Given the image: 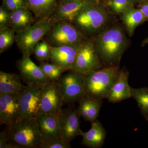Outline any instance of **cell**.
<instances>
[{
  "label": "cell",
  "mask_w": 148,
  "mask_h": 148,
  "mask_svg": "<svg viewBox=\"0 0 148 148\" xmlns=\"http://www.w3.org/2000/svg\"><path fill=\"white\" fill-rule=\"evenodd\" d=\"M93 37L94 48L103 68L119 66L129 44L123 28L118 25L110 26Z\"/></svg>",
  "instance_id": "6da1fadb"
},
{
  "label": "cell",
  "mask_w": 148,
  "mask_h": 148,
  "mask_svg": "<svg viewBox=\"0 0 148 148\" xmlns=\"http://www.w3.org/2000/svg\"><path fill=\"white\" fill-rule=\"evenodd\" d=\"M112 13L100 2L86 7L74 17L72 23L86 37L95 36L110 27Z\"/></svg>",
  "instance_id": "7a4b0ae2"
},
{
  "label": "cell",
  "mask_w": 148,
  "mask_h": 148,
  "mask_svg": "<svg viewBox=\"0 0 148 148\" xmlns=\"http://www.w3.org/2000/svg\"><path fill=\"white\" fill-rule=\"evenodd\" d=\"M9 140L15 148H42V138L36 118L18 120L6 128Z\"/></svg>",
  "instance_id": "3957f363"
},
{
  "label": "cell",
  "mask_w": 148,
  "mask_h": 148,
  "mask_svg": "<svg viewBox=\"0 0 148 148\" xmlns=\"http://www.w3.org/2000/svg\"><path fill=\"white\" fill-rule=\"evenodd\" d=\"M120 70L119 66H110L85 75V95L101 100L107 98Z\"/></svg>",
  "instance_id": "277c9868"
},
{
  "label": "cell",
  "mask_w": 148,
  "mask_h": 148,
  "mask_svg": "<svg viewBox=\"0 0 148 148\" xmlns=\"http://www.w3.org/2000/svg\"><path fill=\"white\" fill-rule=\"evenodd\" d=\"M51 16L38 19L29 28L16 33L15 42L22 54L31 56L35 46L55 24Z\"/></svg>",
  "instance_id": "5b68a950"
},
{
  "label": "cell",
  "mask_w": 148,
  "mask_h": 148,
  "mask_svg": "<svg viewBox=\"0 0 148 148\" xmlns=\"http://www.w3.org/2000/svg\"><path fill=\"white\" fill-rule=\"evenodd\" d=\"M45 37V40L51 46L76 47H79L87 38L74 24L64 21L56 22Z\"/></svg>",
  "instance_id": "8992f818"
},
{
  "label": "cell",
  "mask_w": 148,
  "mask_h": 148,
  "mask_svg": "<svg viewBox=\"0 0 148 148\" xmlns=\"http://www.w3.org/2000/svg\"><path fill=\"white\" fill-rule=\"evenodd\" d=\"M103 68L94 48L93 37H87L79 47L71 71L86 75Z\"/></svg>",
  "instance_id": "52a82bcc"
},
{
  "label": "cell",
  "mask_w": 148,
  "mask_h": 148,
  "mask_svg": "<svg viewBox=\"0 0 148 148\" xmlns=\"http://www.w3.org/2000/svg\"><path fill=\"white\" fill-rule=\"evenodd\" d=\"M57 82L64 104L78 102L85 96L83 74L71 71L61 76Z\"/></svg>",
  "instance_id": "ba28073f"
},
{
  "label": "cell",
  "mask_w": 148,
  "mask_h": 148,
  "mask_svg": "<svg viewBox=\"0 0 148 148\" xmlns=\"http://www.w3.org/2000/svg\"><path fill=\"white\" fill-rule=\"evenodd\" d=\"M64 104L57 82H50L42 86L38 114L59 115Z\"/></svg>",
  "instance_id": "9c48e42d"
},
{
  "label": "cell",
  "mask_w": 148,
  "mask_h": 148,
  "mask_svg": "<svg viewBox=\"0 0 148 148\" xmlns=\"http://www.w3.org/2000/svg\"><path fill=\"white\" fill-rule=\"evenodd\" d=\"M30 56L22 54L17 62V68L23 82L27 86H42L50 82L39 66L32 61Z\"/></svg>",
  "instance_id": "30bf717a"
},
{
  "label": "cell",
  "mask_w": 148,
  "mask_h": 148,
  "mask_svg": "<svg viewBox=\"0 0 148 148\" xmlns=\"http://www.w3.org/2000/svg\"><path fill=\"white\" fill-rule=\"evenodd\" d=\"M42 89L41 86L27 85L19 93L20 112L18 120L37 116L40 109Z\"/></svg>",
  "instance_id": "8fae6325"
},
{
  "label": "cell",
  "mask_w": 148,
  "mask_h": 148,
  "mask_svg": "<svg viewBox=\"0 0 148 148\" xmlns=\"http://www.w3.org/2000/svg\"><path fill=\"white\" fill-rule=\"evenodd\" d=\"M20 106L19 93H0V124L8 128L19 118Z\"/></svg>",
  "instance_id": "7c38bea8"
},
{
  "label": "cell",
  "mask_w": 148,
  "mask_h": 148,
  "mask_svg": "<svg viewBox=\"0 0 148 148\" xmlns=\"http://www.w3.org/2000/svg\"><path fill=\"white\" fill-rule=\"evenodd\" d=\"M60 137L71 143L77 136L80 135V116L77 109L62 110L59 115Z\"/></svg>",
  "instance_id": "4fadbf2b"
},
{
  "label": "cell",
  "mask_w": 148,
  "mask_h": 148,
  "mask_svg": "<svg viewBox=\"0 0 148 148\" xmlns=\"http://www.w3.org/2000/svg\"><path fill=\"white\" fill-rule=\"evenodd\" d=\"M36 119L43 144L60 138L59 115L39 114Z\"/></svg>",
  "instance_id": "5bb4252c"
},
{
  "label": "cell",
  "mask_w": 148,
  "mask_h": 148,
  "mask_svg": "<svg viewBox=\"0 0 148 148\" xmlns=\"http://www.w3.org/2000/svg\"><path fill=\"white\" fill-rule=\"evenodd\" d=\"M100 2L99 0H84L59 2L51 17L56 22L67 21L71 23L74 17L86 6Z\"/></svg>",
  "instance_id": "9a60e30c"
},
{
  "label": "cell",
  "mask_w": 148,
  "mask_h": 148,
  "mask_svg": "<svg viewBox=\"0 0 148 148\" xmlns=\"http://www.w3.org/2000/svg\"><path fill=\"white\" fill-rule=\"evenodd\" d=\"M78 47L72 46H51V63L71 71L75 63Z\"/></svg>",
  "instance_id": "2e32d148"
},
{
  "label": "cell",
  "mask_w": 148,
  "mask_h": 148,
  "mask_svg": "<svg viewBox=\"0 0 148 148\" xmlns=\"http://www.w3.org/2000/svg\"><path fill=\"white\" fill-rule=\"evenodd\" d=\"M129 72L123 68L107 99L111 103H118L131 98V88L128 84Z\"/></svg>",
  "instance_id": "e0dca14e"
},
{
  "label": "cell",
  "mask_w": 148,
  "mask_h": 148,
  "mask_svg": "<svg viewBox=\"0 0 148 148\" xmlns=\"http://www.w3.org/2000/svg\"><path fill=\"white\" fill-rule=\"evenodd\" d=\"M78 102L77 110L80 116L90 123L95 121L99 115L103 100L85 95Z\"/></svg>",
  "instance_id": "ac0fdd59"
},
{
  "label": "cell",
  "mask_w": 148,
  "mask_h": 148,
  "mask_svg": "<svg viewBox=\"0 0 148 148\" xmlns=\"http://www.w3.org/2000/svg\"><path fill=\"white\" fill-rule=\"evenodd\" d=\"M91 125V128L87 132L81 131L80 135L82 138V144L89 148H101L106 139V130L101 123L97 120Z\"/></svg>",
  "instance_id": "d6986e66"
},
{
  "label": "cell",
  "mask_w": 148,
  "mask_h": 148,
  "mask_svg": "<svg viewBox=\"0 0 148 148\" xmlns=\"http://www.w3.org/2000/svg\"><path fill=\"white\" fill-rule=\"evenodd\" d=\"M35 16L27 7L10 12V27L15 33L22 32L34 23Z\"/></svg>",
  "instance_id": "ffe728a7"
},
{
  "label": "cell",
  "mask_w": 148,
  "mask_h": 148,
  "mask_svg": "<svg viewBox=\"0 0 148 148\" xmlns=\"http://www.w3.org/2000/svg\"><path fill=\"white\" fill-rule=\"evenodd\" d=\"M26 6L38 20L51 16L58 5V0H25Z\"/></svg>",
  "instance_id": "44dd1931"
},
{
  "label": "cell",
  "mask_w": 148,
  "mask_h": 148,
  "mask_svg": "<svg viewBox=\"0 0 148 148\" xmlns=\"http://www.w3.org/2000/svg\"><path fill=\"white\" fill-rule=\"evenodd\" d=\"M26 86L17 74L0 71V93L18 94Z\"/></svg>",
  "instance_id": "7402d4cb"
},
{
  "label": "cell",
  "mask_w": 148,
  "mask_h": 148,
  "mask_svg": "<svg viewBox=\"0 0 148 148\" xmlns=\"http://www.w3.org/2000/svg\"><path fill=\"white\" fill-rule=\"evenodd\" d=\"M121 20L130 37L134 35L137 27L146 21L145 16L140 9L135 8L134 6L122 14Z\"/></svg>",
  "instance_id": "603a6c76"
},
{
  "label": "cell",
  "mask_w": 148,
  "mask_h": 148,
  "mask_svg": "<svg viewBox=\"0 0 148 148\" xmlns=\"http://www.w3.org/2000/svg\"><path fill=\"white\" fill-rule=\"evenodd\" d=\"M131 98L135 99L140 108L141 114L148 121V88H131Z\"/></svg>",
  "instance_id": "cb8c5ba5"
},
{
  "label": "cell",
  "mask_w": 148,
  "mask_h": 148,
  "mask_svg": "<svg viewBox=\"0 0 148 148\" xmlns=\"http://www.w3.org/2000/svg\"><path fill=\"white\" fill-rule=\"evenodd\" d=\"M39 66L51 82L58 81L62 74L68 70L46 61L41 62Z\"/></svg>",
  "instance_id": "d4e9b609"
},
{
  "label": "cell",
  "mask_w": 148,
  "mask_h": 148,
  "mask_svg": "<svg viewBox=\"0 0 148 148\" xmlns=\"http://www.w3.org/2000/svg\"><path fill=\"white\" fill-rule=\"evenodd\" d=\"M15 33L10 27L0 29V53L8 50L15 42Z\"/></svg>",
  "instance_id": "484cf974"
},
{
  "label": "cell",
  "mask_w": 148,
  "mask_h": 148,
  "mask_svg": "<svg viewBox=\"0 0 148 148\" xmlns=\"http://www.w3.org/2000/svg\"><path fill=\"white\" fill-rule=\"evenodd\" d=\"M106 6L116 14H121L127 9L134 6L130 0H106Z\"/></svg>",
  "instance_id": "4316f807"
},
{
  "label": "cell",
  "mask_w": 148,
  "mask_h": 148,
  "mask_svg": "<svg viewBox=\"0 0 148 148\" xmlns=\"http://www.w3.org/2000/svg\"><path fill=\"white\" fill-rule=\"evenodd\" d=\"M51 46L44 40L40 42L35 46L34 53L38 61L40 62L49 61Z\"/></svg>",
  "instance_id": "83f0119b"
},
{
  "label": "cell",
  "mask_w": 148,
  "mask_h": 148,
  "mask_svg": "<svg viewBox=\"0 0 148 148\" xmlns=\"http://www.w3.org/2000/svg\"><path fill=\"white\" fill-rule=\"evenodd\" d=\"M71 148V143L61 138H56L49 143L43 145L42 148Z\"/></svg>",
  "instance_id": "f1b7e54d"
},
{
  "label": "cell",
  "mask_w": 148,
  "mask_h": 148,
  "mask_svg": "<svg viewBox=\"0 0 148 148\" xmlns=\"http://www.w3.org/2000/svg\"><path fill=\"white\" fill-rule=\"evenodd\" d=\"M3 5L10 12L27 7L25 0H3Z\"/></svg>",
  "instance_id": "f546056e"
},
{
  "label": "cell",
  "mask_w": 148,
  "mask_h": 148,
  "mask_svg": "<svg viewBox=\"0 0 148 148\" xmlns=\"http://www.w3.org/2000/svg\"><path fill=\"white\" fill-rule=\"evenodd\" d=\"M10 11L3 5L0 7V29L10 27Z\"/></svg>",
  "instance_id": "4dcf8cb0"
},
{
  "label": "cell",
  "mask_w": 148,
  "mask_h": 148,
  "mask_svg": "<svg viewBox=\"0 0 148 148\" xmlns=\"http://www.w3.org/2000/svg\"><path fill=\"white\" fill-rule=\"evenodd\" d=\"M0 148H15L10 142L6 129L0 133Z\"/></svg>",
  "instance_id": "1f68e13d"
},
{
  "label": "cell",
  "mask_w": 148,
  "mask_h": 148,
  "mask_svg": "<svg viewBox=\"0 0 148 148\" xmlns=\"http://www.w3.org/2000/svg\"><path fill=\"white\" fill-rule=\"evenodd\" d=\"M139 4L138 8L143 12L146 21H148V1L140 3Z\"/></svg>",
  "instance_id": "d6a6232c"
},
{
  "label": "cell",
  "mask_w": 148,
  "mask_h": 148,
  "mask_svg": "<svg viewBox=\"0 0 148 148\" xmlns=\"http://www.w3.org/2000/svg\"><path fill=\"white\" fill-rule=\"evenodd\" d=\"M147 44H148V38H146L145 40H143L142 44H141V46L142 47H144Z\"/></svg>",
  "instance_id": "836d02e7"
},
{
  "label": "cell",
  "mask_w": 148,
  "mask_h": 148,
  "mask_svg": "<svg viewBox=\"0 0 148 148\" xmlns=\"http://www.w3.org/2000/svg\"><path fill=\"white\" fill-rule=\"evenodd\" d=\"M131 2H132V3H134V4H135L137 3H140L143 1V0H130Z\"/></svg>",
  "instance_id": "e575fe53"
},
{
  "label": "cell",
  "mask_w": 148,
  "mask_h": 148,
  "mask_svg": "<svg viewBox=\"0 0 148 148\" xmlns=\"http://www.w3.org/2000/svg\"><path fill=\"white\" fill-rule=\"evenodd\" d=\"M84 1V0H60L59 2H67L74 1Z\"/></svg>",
  "instance_id": "d590c367"
},
{
  "label": "cell",
  "mask_w": 148,
  "mask_h": 148,
  "mask_svg": "<svg viewBox=\"0 0 148 148\" xmlns=\"http://www.w3.org/2000/svg\"><path fill=\"white\" fill-rule=\"evenodd\" d=\"M147 1H148V0H143V1L141 3L143 2Z\"/></svg>",
  "instance_id": "8d00e7d4"
}]
</instances>
